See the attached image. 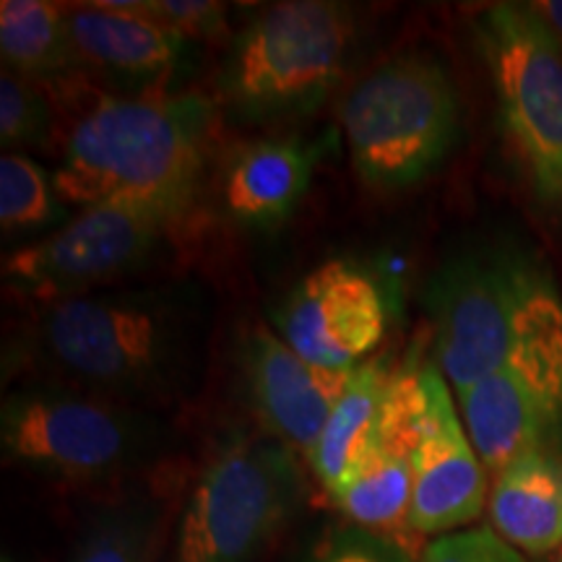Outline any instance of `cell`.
<instances>
[{"instance_id": "1", "label": "cell", "mask_w": 562, "mask_h": 562, "mask_svg": "<svg viewBox=\"0 0 562 562\" xmlns=\"http://www.w3.org/2000/svg\"><path fill=\"white\" fill-rule=\"evenodd\" d=\"M199 297L182 290H100L42 305L37 347L76 389L112 402L178 396L199 362Z\"/></svg>"}, {"instance_id": "2", "label": "cell", "mask_w": 562, "mask_h": 562, "mask_svg": "<svg viewBox=\"0 0 562 562\" xmlns=\"http://www.w3.org/2000/svg\"><path fill=\"white\" fill-rule=\"evenodd\" d=\"M203 97H100L63 138L53 172L66 206L170 201L193 206L206 159Z\"/></svg>"}, {"instance_id": "3", "label": "cell", "mask_w": 562, "mask_h": 562, "mask_svg": "<svg viewBox=\"0 0 562 562\" xmlns=\"http://www.w3.org/2000/svg\"><path fill=\"white\" fill-rule=\"evenodd\" d=\"M435 357L456 393L510 364L560 360L562 294L552 273L513 250L448 261L427 290Z\"/></svg>"}, {"instance_id": "4", "label": "cell", "mask_w": 562, "mask_h": 562, "mask_svg": "<svg viewBox=\"0 0 562 562\" xmlns=\"http://www.w3.org/2000/svg\"><path fill=\"white\" fill-rule=\"evenodd\" d=\"M297 453L269 432H240L211 456L182 508L175 562H258L297 516Z\"/></svg>"}, {"instance_id": "5", "label": "cell", "mask_w": 562, "mask_h": 562, "mask_svg": "<svg viewBox=\"0 0 562 562\" xmlns=\"http://www.w3.org/2000/svg\"><path fill=\"white\" fill-rule=\"evenodd\" d=\"M355 40L349 5L286 0L245 26L220 76V91L240 121L305 115L339 81Z\"/></svg>"}, {"instance_id": "6", "label": "cell", "mask_w": 562, "mask_h": 562, "mask_svg": "<svg viewBox=\"0 0 562 562\" xmlns=\"http://www.w3.org/2000/svg\"><path fill=\"white\" fill-rule=\"evenodd\" d=\"M341 125L351 165L368 186H414L438 170L456 144L451 76L430 55H398L349 89Z\"/></svg>"}, {"instance_id": "7", "label": "cell", "mask_w": 562, "mask_h": 562, "mask_svg": "<svg viewBox=\"0 0 562 562\" xmlns=\"http://www.w3.org/2000/svg\"><path fill=\"white\" fill-rule=\"evenodd\" d=\"M510 157L533 199L562 216V45L531 3H495L474 24Z\"/></svg>"}, {"instance_id": "8", "label": "cell", "mask_w": 562, "mask_h": 562, "mask_svg": "<svg viewBox=\"0 0 562 562\" xmlns=\"http://www.w3.org/2000/svg\"><path fill=\"white\" fill-rule=\"evenodd\" d=\"M5 461L63 482H104L159 451V425L131 406L63 385H26L0 409Z\"/></svg>"}, {"instance_id": "9", "label": "cell", "mask_w": 562, "mask_h": 562, "mask_svg": "<svg viewBox=\"0 0 562 562\" xmlns=\"http://www.w3.org/2000/svg\"><path fill=\"white\" fill-rule=\"evenodd\" d=\"M191 206L170 201H110L9 252L3 281L42 305L100 292L151 258Z\"/></svg>"}, {"instance_id": "10", "label": "cell", "mask_w": 562, "mask_h": 562, "mask_svg": "<svg viewBox=\"0 0 562 562\" xmlns=\"http://www.w3.org/2000/svg\"><path fill=\"white\" fill-rule=\"evenodd\" d=\"M422 404L412 456V531L427 537L467 529L487 503V469L456 412L438 364L422 362Z\"/></svg>"}, {"instance_id": "11", "label": "cell", "mask_w": 562, "mask_h": 562, "mask_svg": "<svg viewBox=\"0 0 562 562\" xmlns=\"http://www.w3.org/2000/svg\"><path fill=\"white\" fill-rule=\"evenodd\" d=\"M277 328L305 360L328 370H357L385 336V297L362 269L328 261L294 286Z\"/></svg>"}, {"instance_id": "12", "label": "cell", "mask_w": 562, "mask_h": 562, "mask_svg": "<svg viewBox=\"0 0 562 562\" xmlns=\"http://www.w3.org/2000/svg\"><path fill=\"white\" fill-rule=\"evenodd\" d=\"M456 396L492 476L526 453L562 448V357L495 370Z\"/></svg>"}, {"instance_id": "13", "label": "cell", "mask_w": 562, "mask_h": 562, "mask_svg": "<svg viewBox=\"0 0 562 562\" xmlns=\"http://www.w3.org/2000/svg\"><path fill=\"white\" fill-rule=\"evenodd\" d=\"M422 362L393 368L368 448L351 472L328 492L349 524L391 531L409 521L412 456L422 404Z\"/></svg>"}, {"instance_id": "14", "label": "cell", "mask_w": 562, "mask_h": 562, "mask_svg": "<svg viewBox=\"0 0 562 562\" xmlns=\"http://www.w3.org/2000/svg\"><path fill=\"white\" fill-rule=\"evenodd\" d=\"M243 372L266 432L305 459L351 378V370H328L305 360L263 326L245 339Z\"/></svg>"}, {"instance_id": "15", "label": "cell", "mask_w": 562, "mask_h": 562, "mask_svg": "<svg viewBox=\"0 0 562 562\" xmlns=\"http://www.w3.org/2000/svg\"><path fill=\"white\" fill-rule=\"evenodd\" d=\"M66 21L76 66L115 79L154 81L170 74L188 50V40L117 9L115 0L66 5Z\"/></svg>"}, {"instance_id": "16", "label": "cell", "mask_w": 562, "mask_h": 562, "mask_svg": "<svg viewBox=\"0 0 562 562\" xmlns=\"http://www.w3.org/2000/svg\"><path fill=\"white\" fill-rule=\"evenodd\" d=\"M321 146L302 140H256L227 159L222 203L235 222L277 227L297 209L313 180Z\"/></svg>"}, {"instance_id": "17", "label": "cell", "mask_w": 562, "mask_h": 562, "mask_svg": "<svg viewBox=\"0 0 562 562\" xmlns=\"http://www.w3.org/2000/svg\"><path fill=\"white\" fill-rule=\"evenodd\" d=\"M492 526L516 550H562V456L531 451L495 474L490 492Z\"/></svg>"}, {"instance_id": "18", "label": "cell", "mask_w": 562, "mask_h": 562, "mask_svg": "<svg viewBox=\"0 0 562 562\" xmlns=\"http://www.w3.org/2000/svg\"><path fill=\"white\" fill-rule=\"evenodd\" d=\"M391 372L393 368L381 360L364 362L357 370H351L347 391L341 393L321 438L307 453V463H311L313 474L318 476L326 492H331L351 472V467L368 448Z\"/></svg>"}, {"instance_id": "19", "label": "cell", "mask_w": 562, "mask_h": 562, "mask_svg": "<svg viewBox=\"0 0 562 562\" xmlns=\"http://www.w3.org/2000/svg\"><path fill=\"white\" fill-rule=\"evenodd\" d=\"M0 55L3 68L45 87L76 66L68 37L66 5L47 0L0 3Z\"/></svg>"}, {"instance_id": "20", "label": "cell", "mask_w": 562, "mask_h": 562, "mask_svg": "<svg viewBox=\"0 0 562 562\" xmlns=\"http://www.w3.org/2000/svg\"><path fill=\"white\" fill-rule=\"evenodd\" d=\"M159 529V505L133 497L97 513L68 562H149Z\"/></svg>"}, {"instance_id": "21", "label": "cell", "mask_w": 562, "mask_h": 562, "mask_svg": "<svg viewBox=\"0 0 562 562\" xmlns=\"http://www.w3.org/2000/svg\"><path fill=\"white\" fill-rule=\"evenodd\" d=\"M66 216L55 178L32 157L3 151L0 157V227L5 235L34 232Z\"/></svg>"}, {"instance_id": "22", "label": "cell", "mask_w": 562, "mask_h": 562, "mask_svg": "<svg viewBox=\"0 0 562 562\" xmlns=\"http://www.w3.org/2000/svg\"><path fill=\"white\" fill-rule=\"evenodd\" d=\"M53 110L45 87L3 68L0 76V144L5 151L34 149L50 136Z\"/></svg>"}, {"instance_id": "23", "label": "cell", "mask_w": 562, "mask_h": 562, "mask_svg": "<svg viewBox=\"0 0 562 562\" xmlns=\"http://www.w3.org/2000/svg\"><path fill=\"white\" fill-rule=\"evenodd\" d=\"M117 9L165 26L182 40H216L227 32V5L214 0H115Z\"/></svg>"}, {"instance_id": "24", "label": "cell", "mask_w": 562, "mask_h": 562, "mask_svg": "<svg viewBox=\"0 0 562 562\" xmlns=\"http://www.w3.org/2000/svg\"><path fill=\"white\" fill-rule=\"evenodd\" d=\"M302 562H417L412 552L391 533L362 526H339L323 533Z\"/></svg>"}, {"instance_id": "25", "label": "cell", "mask_w": 562, "mask_h": 562, "mask_svg": "<svg viewBox=\"0 0 562 562\" xmlns=\"http://www.w3.org/2000/svg\"><path fill=\"white\" fill-rule=\"evenodd\" d=\"M422 562H526L524 554L510 547L492 529H461L432 539L425 547Z\"/></svg>"}, {"instance_id": "26", "label": "cell", "mask_w": 562, "mask_h": 562, "mask_svg": "<svg viewBox=\"0 0 562 562\" xmlns=\"http://www.w3.org/2000/svg\"><path fill=\"white\" fill-rule=\"evenodd\" d=\"M531 9L542 16L544 24L550 26V32L562 45V0H539V3H531Z\"/></svg>"}, {"instance_id": "27", "label": "cell", "mask_w": 562, "mask_h": 562, "mask_svg": "<svg viewBox=\"0 0 562 562\" xmlns=\"http://www.w3.org/2000/svg\"><path fill=\"white\" fill-rule=\"evenodd\" d=\"M558 562H562V550H560V558H558Z\"/></svg>"}, {"instance_id": "28", "label": "cell", "mask_w": 562, "mask_h": 562, "mask_svg": "<svg viewBox=\"0 0 562 562\" xmlns=\"http://www.w3.org/2000/svg\"><path fill=\"white\" fill-rule=\"evenodd\" d=\"M3 562H13V560H9V558H3Z\"/></svg>"}]
</instances>
